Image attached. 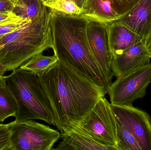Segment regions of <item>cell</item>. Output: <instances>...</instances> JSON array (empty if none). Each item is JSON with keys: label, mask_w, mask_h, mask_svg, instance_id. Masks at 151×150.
I'll return each instance as SVG.
<instances>
[{"label": "cell", "mask_w": 151, "mask_h": 150, "mask_svg": "<svg viewBox=\"0 0 151 150\" xmlns=\"http://www.w3.org/2000/svg\"><path fill=\"white\" fill-rule=\"evenodd\" d=\"M71 1L73 2L79 8L82 9L83 6L86 3L87 0H71Z\"/></svg>", "instance_id": "obj_25"}, {"label": "cell", "mask_w": 151, "mask_h": 150, "mask_svg": "<svg viewBox=\"0 0 151 150\" xmlns=\"http://www.w3.org/2000/svg\"><path fill=\"white\" fill-rule=\"evenodd\" d=\"M16 0H0V11H12Z\"/></svg>", "instance_id": "obj_24"}, {"label": "cell", "mask_w": 151, "mask_h": 150, "mask_svg": "<svg viewBox=\"0 0 151 150\" xmlns=\"http://www.w3.org/2000/svg\"><path fill=\"white\" fill-rule=\"evenodd\" d=\"M80 16L106 23L117 21L122 17L114 9L109 0H87Z\"/></svg>", "instance_id": "obj_14"}, {"label": "cell", "mask_w": 151, "mask_h": 150, "mask_svg": "<svg viewBox=\"0 0 151 150\" xmlns=\"http://www.w3.org/2000/svg\"><path fill=\"white\" fill-rule=\"evenodd\" d=\"M151 55L143 41L129 47L122 53L113 56L111 70L116 78L132 73L150 63Z\"/></svg>", "instance_id": "obj_10"}, {"label": "cell", "mask_w": 151, "mask_h": 150, "mask_svg": "<svg viewBox=\"0 0 151 150\" xmlns=\"http://www.w3.org/2000/svg\"><path fill=\"white\" fill-rule=\"evenodd\" d=\"M53 10L43 13L0 41V61L8 71L20 68L33 56L52 48L50 21Z\"/></svg>", "instance_id": "obj_3"}, {"label": "cell", "mask_w": 151, "mask_h": 150, "mask_svg": "<svg viewBox=\"0 0 151 150\" xmlns=\"http://www.w3.org/2000/svg\"><path fill=\"white\" fill-rule=\"evenodd\" d=\"M11 134L9 124L0 123V150H10Z\"/></svg>", "instance_id": "obj_22"}, {"label": "cell", "mask_w": 151, "mask_h": 150, "mask_svg": "<svg viewBox=\"0 0 151 150\" xmlns=\"http://www.w3.org/2000/svg\"><path fill=\"white\" fill-rule=\"evenodd\" d=\"M115 118L133 135L142 150H151V117L147 113L132 106L111 105Z\"/></svg>", "instance_id": "obj_8"}, {"label": "cell", "mask_w": 151, "mask_h": 150, "mask_svg": "<svg viewBox=\"0 0 151 150\" xmlns=\"http://www.w3.org/2000/svg\"><path fill=\"white\" fill-rule=\"evenodd\" d=\"M17 103L6 83L0 84V122L17 114Z\"/></svg>", "instance_id": "obj_17"}, {"label": "cell", "mask_w": 151, "mask_h": 150, "mask_svg": "<svg viewBox=\"0 0 151 150\" xmlns=\"http://www.w3.org/2000/svg\"><path fill=\"white\" fill-rule=\"evenodd\" d=\"M72 129L102 145L117 150L116 119L111 105L105 97L99 99L88 113Z\"/></svg>", "instance_id": "obj_5"}, {"label": "cell", "mask_w": 151, "mask_h": 150, "mask_svg": "<svg viewBox=\"0 0 151 150\" xmlns=\"http://www.w3.org/2000/svg\"><path fill=\"white\" fill-rule=\"evenodd\" d=\"M4 77L17 103L15 122L39 119L55 127L51 105L38 76L18 68Z\"/></svg>", "instance_id": "obj_4"}, {"label": "cell", "mask_w": 151, "mask_h": 150, "mask_svg": "<svg viewBox=\"0 0 151 150\" xmlns=\"http://www.w3.org/2000/svg\"><path fill=\"white\" fill-rule=\"evenodd\" d=\"M62 141L53 150H113L102 145L86 135L74 129L61 134Z\"/></svg>", "instance_id": "obj_13"}, {"label": "cell", "mask_w": 151, "mask_h": 150, "mask_svg": "<svg viewBox=\"0 0 151 150\" xmlns=\"http://www.w3.org/2000/svg\"><path fill=\"white\" fill-rule=\"evenodd\" d=\"M147 48H148V50H149L150 53L151 55V41L150 42V43L147 45Z\"/></svg>", "instance_id": "obj_28"}, {"label": "cell", "mask_w": 151, "mask_h": 150, "mask_svg": "<svg viewBox=\"0 0 151 150\" xmlns=\"http://www.w3.org/2000/svg\"><path fill=\"white\" fill-rule=\"evenodd\" d=\"M19 18L12 11H0V24Z\"/></svg>", "instance_id": "obj_23"}, {"label": "cell", "mask_w": 151, "mask_h": 150, "mask_svg": "<svg viewBox=\"0 0 151 150\" xmlns=\"http://www.w3.org/2000/svg\"><path fill=\"white\" fill-rule=\"evenodd\" d=\"M38 77L61 134L79 123L107 94L104 87L59 61Z\"/></svg>", "instance_id": "obj_1"}, {"label": "cell", "mask_w": 151, "mask_h": 150, "mask_svg": "<svg viewBox=\"0 0 151 150\" xmlns=\"http://www.w3.org/2000/svg\"><path fill=\"white\" fill-rule=\"evenodd\" d=\"M108 24L109 44L112 57L143 41L142 37L119 20Z\"/></svg>", "instance_id": "obj_12"}, {"label": "cell", "mask_w": 151, "mask_h": 150, "mask_svg": "<svg viewBox=\"0 0 151 150\" xmlns=\"http://www.w3.org/2000/svg\"><path fill=\"white\" fill-rule=\"evenodd\" d=\"M151 82V64H147L112 83L107 91L111 105H133L135 100L142 98Z\"/></svg>", "instance_id": "obj_7"}, {"label": "cell", "mask_w": 151, "mask_h": 150, "mask_svg": "<svg viewBox=\"0 0 151 150\" xmlns=\"http://www.w3.org/2000/svg\"><path fill=\"white\" fill-rule=\"evenodd\" d=\"M87 37L92 54L105 75L111 83L113 73L111 70L112 55L108 37V23L88 19Z\"/></svg>", "instance_id": "obj_9"}, {"label": "cell", "mask_w": 151, "mask_h": 150, "mask_svg": "<svg viewBox=\"0 0 151 150\" xmlns=\"http://www.w3.org/2000/svg\"><path fill=\"white\" fill-rule=\"evenodd\" d=\"M88 22V19L80 15L53 10L50 21L52 49L58 61L104 87L107 93L111 83L91 50L87 37Z\"/></svg>", "instance_id": "obj_2"}, {"label": "cell", "mask_w": 151, "mask_h": 150, "mask_svg": "<svg viewBox=\"0 0 151 150\" xmlns=\"http://www.w3.org/2000/svg\"><path fill=\"white\" fill-rule=\"evenodd\" d=\"M115 119L117 127V150H142L133 135L116 118Z\"/></svg>", "instance_id": "obj_18"}, {"label": "cell", "mask_w": 151, "mask_h": 150, "mask_svg": "<svg viewBox=\"0 0 151 150\" xmlns=\"http://www.w3.org/2000/svg\"><path fill=\"white\" fill-rule=\"evenodd\" d=\"M11 130L10 150H53L61 133L33 120L9 123Z\"/></svg>", "instance_id": "obj_6"}, {"label": "cell", "mask_w": 151, "mask_h": 150, "mask_svg": "<svg viewBox=\"0 0 151 150\" xmlns=\"http://www.w3.org/2000/svg\"><path fill=\"white\" fill-rule=\"evenodd\" d=\"M58 61V59L55 55L47 56L42 53L33 56L19 68L39 76L49 70Z\"/></svg>", "instance_id": "obj_16"}, {"label": "cell", "mask_w": 151, "mask_h": 150, "mask_svg": "<svg viewBox=\"0 0 151 150\" xmlns=\"http://www.w3.org/2000/svg\"><path fill=\"white\" fill-rule=\"evenodd\" d=\"M150 122L151 123V118H150Z\"/></svg>", "instance_id": "obj_29"}, {"label": "cell", "mask_w": 151, "mask_h": 150, "mask_svg": "<svg viewBox=\"0 0 151 150\" xmlns=\"http://www.w3.org/2000/svg\"><path fill=\"white\" fill-rule=\"evenodd\" d=\"M4 83H6L5 79H4V77H0V84Z\"/></svg>", "instance_id": "obj_27"}, {"label": "cell", "mask_w": 151, "mask_h": 150, "mask_svg": "<svg viewBox=\"0 0 151 150\" xmlns=\"http://www.w3.org/2000/svg\"><path fill=\"white\" fill-rule=\"evenodd\" d=\"M44 5L53 10L69 15H81V9L71 0H46L43 1Z\"/></svg>", "instance_id": "obj_19"}, {"label": "cell", "mask_w": 151, "mask_h": 150, "mask_svg": "<svg viewBox=\"0 0 151 150\" xmlns=\"http://www.w3.org/2000/svg\"><path fill=\"white\" fill-rule=\"evenodd\" d=\"M114 9L121 16L129 11L140 0H109Z\"/></svg>", "instance_id": "obj_21"}, {"label": "cell", "mask_w": 151, "mask_h": 150, "mask_svg": "<svg viewBox=\"0 0 151 150\" xmlns=\"http://www.w3.org/2000/svg\"><path fill=\"white\" fill-rule=\"evenodd\" d=\"M32 20L20 18L0 24V41L6 35L25 26Z\"/></svg>", "instance_id": "obj_20"}, {"label": "cell", "mask_w": 151, "mask_h": 150, "mask_svg": "<svg viewBox=\"0 0 151 150\" xmlns=\"http://www.w3.org/2000/svg\"><path fill=\"white\" fill-rule=\"evenodd\" d=\"M47 8L42 0H16L12 11L21 18L32 20L42 15Z\"/></svg>", "instance_id": "obj_15"}, {"label": "cell", "mask_w": 151, "mask_h": 150, "mask_svg": "<svg viewBox=\"0 0 151 150\" xmlns=\"http://www.w3.org/2000/svg\"><path fill=\"white\" fill-rule=\"evenodd\" d=\"M143 38L148 45L151 41V0H140L119 19Z\"/></svg>", "instance_id": "obj_11"}, {"label": "cell", "mask_w": 151, "mask_h": 150, "mask_svg": "<svg viewBox=\"0 0 151 150\" xmlns=\"http://www.w3.org/2000/svg\"><path fill=\"white\" fill-rule=\"evenodd\" d=\"M7 71H8V70L6 67L0 61V77H4V74Z\"/></svg>", "instance_id": "obj_26"}, {"label": "cell", "mask_w": 151, "mask_h": 150, "mask_svg": "<svg viewBox=\"0 0 151 150\" xmlns=\"http://www.w3.org/2000/svg\"><path fill=\"white\" fill-rule=\"evenodd\" d=\"M43 1H46V0H42Z\"/></svg>", "instance_id": "obj_30"}]
</instances>
